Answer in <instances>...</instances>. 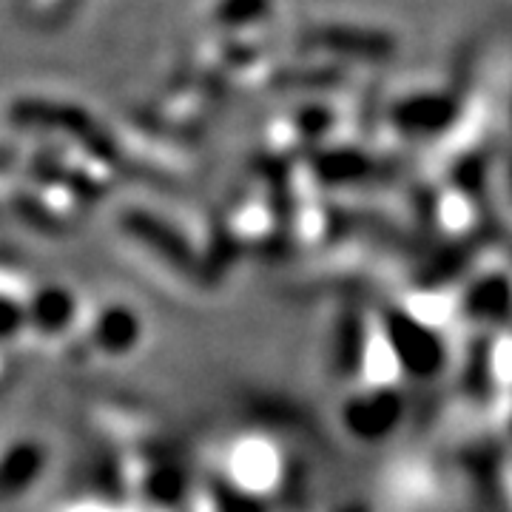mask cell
<instances>
[{
    "label": "cell",
    "instance_id": "obj_1",
    "mask_svg": "<svg viewBox=\"0 0 512 512\" xmlns=\"http://www.w3.org/2000/svg\"><path fill=\"white\" fill-rule=\"evenodd\" d=\"M80 299L66 285H35L29 296V319L23 345L46 348L60 345L80 328Z\"/></svg>",
    "mask_w": 512,
    "mask_h": 512
},
{
    "label": "cell",
    "instance_id": "obj_2",
    "mask_svg": "<svg viewBox=\"0 0 512 512\" xmlns=\"http://www.w3.org/2000/svg\"><path fill=\"white\" fill-rule=\"evenodd\" d=\"M46 470V447L32 436L0 439V507L15 504L35 487Z\"/></svg>",
    "mask_w": 512,
    "mask_h": 512
},
{
    "label": "cell",
    "instance_id": "obj_3",
    "mask_svg": "<svg viewBox=\"0 0 512 512\" xmlns=\"http://www.w3.org/2000/svg\"><path fill=\"white\" fill-rule=\"evenodd\" d=\"M140 333H143L140 316L131 311L128 305H117V302L103 305L89 319V325L83 328L86 348L94 350V353H103L109 359L128 356L131 350L137 348Z\"/></svg>",
    "mask_w": 512,
    "mask_h": 512
},
{
    "label": "cell",
    "instance_id": "obj_4",
    "mask_svg": "<svg viewBox=\"0 0 512 512\" xmlns=\"http://www.w3.org/2000/svg\"><path fill=\"white\" fill-rule=\"evenodd\" d=\"M9 123L20 128H35V131H60L74 134L77 140H89L92 120L83 109H74L55 100H40V97H23L9 106Z\"/></svg>",
    "mask_w": 512,
    "mask_h": 512
},
{
    "label": "cell",
    "instance_id": "obj_5",
    "mask_svg": "<svg viewBox=\"0 0 512 512\" xmlns=\"http://www.w3.org/2000/svg\"><path fill=\"white\" fill-rule=\"evenodd\" d=\"M453 114H456V106L447 94H416L396 106L393 120L410 134H433L447 126Z\"/></svg>",
    "mask_w": 512,
    "mask_h": 512
},
{
    "label": "cell",
    "instance_id": "obj_6",
    "mask_svg": "<svg viewBox=\"0 0 512 512\" xmlns=\"http://www.w3.org/2000/svg\"><path fill=\"white\" fill-rule=\"evenodd\" d=\"M345 416H348V427L356 436L373 441L393 430V424L402 416V404L387 393H373V396L353 399Z\"/></svg>",
    "mask_w": 512,
    "mask_h": 512
},
{
    "label": "cell",
    "instance_id": "obj_7",
    "mask_svg": "<svg viewBox=\"0 0 512 512\" xmlns=\"http://www.w3.org/2000/svg\"><path fill=\"white\" fill-rule=\"evenodd\" d=\"M316 43L330 52H342L362 60H382L393 52V43L387 37L365 29H325L316 35Z\"/></svg>",
    "mask_w": 512,
    "mask_h": 512
},
{
    "label": "cell",
    "instance_id": "obj_8",
    "mask_svg": "<svg viewBox=\"0 0 512 512\" xmlns=\"http://www.w3.org/2000/svg\"><path fill=\"white\" fill-rule=\"evenodd\" d=\"M268 6V0H225L222 3V20H245V18H256L262 15Z\"/></svg>",
    "mask_w": 512,
    "mask_h": 512
},
{
    "label": "cell",
    "instance_id": "obj_9",
    "mask_svg": "<svg viewBox=\"0 0 512 512\" xmlns=\"http://www.w3.org/2000/svg\"><path fill=\"white\" fill-rule=\"evenodd\" d=\"M63 3H66V0H26L29 12H32L35 18H52Z\"/></svg>",
    "mask_w": 512,
    "mask_h": 512
}]
</instances>
